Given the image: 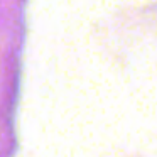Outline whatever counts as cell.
Here are the masks:
<instances>
[]
</instances>
